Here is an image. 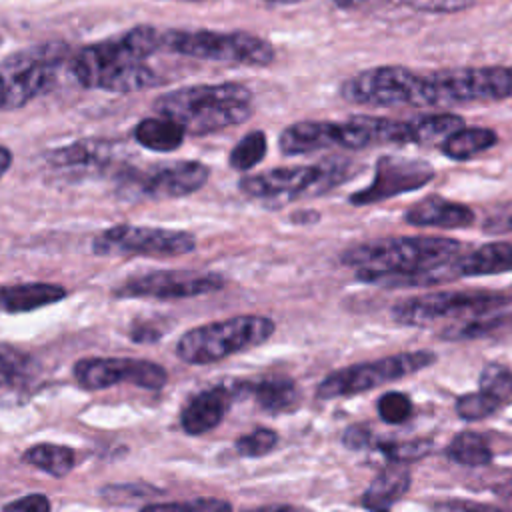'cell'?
<instances>
[{
  "instance_id": "obj_1",
  "label": "cell",
  "mask_w": 512,
  "mask_h": 512,
  "mask_svg": "<svg viewBox=\"0 0 512 512\" xmlns=\"http://www.w3.org/2000/svg\"><path fill=\"white\" fill-rule=\"evenodd\" d=\"M460 242L442 236H400L364 242L344 252L342 262L372 284L434 270L460 254Z\"/></svg>"
},
{
  "instance_id": "obj_2",
  "label": "cell",
  "mask_w": 512,
  "mask_h": 512,
  "mask_svg": "<svg viewBox=\"0 0 512 512\" xmlns=\"http://www.w3.org/2000/svg\"><path fill=\"white\" fill-rule=\"evenodd\" d=\"M252 92L238 82L184 86L160 96L154 110L190 134H210L252 116Z\"/></svg>"
},
{
  "instance_id": "obj_3",
  "label": "cell",
  "mask_w": 512,
  "mask_h": 512,
  "mask_svg": "<svg viewBox=\"0 0 512 512\" xmlns=\"http://www.w3.org/2000/svg\"><path fill=\"white\" fill-rule=\"evenodd\" d=\"M340 94L346 102L368 108H436L430 76L394 64L354 74L342 84Z\"/></svg>"
},
{
  "instance_id": "obj_4",
  "label": "cell",
  "mask_w": 512,
  "mask_h": 512,
  "mask_svg": "<svg viewBox=\"0 0 512 512\" xmlns=\"http://www.w3.org/2000/svg\"><path fill=\"white\" fill-rule=\"evenodd\" d=\"M272 334L274 322L266 316H234L188 330L176 344V356L188 364H212L254 348Z\"/></svg>"
},
{
  "instance_id": "obj_5",
  "label": "cell",
  "mask_w": 512,
  "mask_h": 512,
  "mask_svg": "<svg viewBox=\"0 0 512 512\" xmlns=\"http://www.w3.org/2000/svg\"><path fill=\"white\" fill-rule=\"evenodd\" d=\"M162 46L170 52L210 62L268 66L274 60L272 44L248 32L220 34L212 30H168L162 34Z\"/></svg>"
},
{
  "instance_id": "obj_6",
  "label": "cell",
  "mask_w": 512,
  "mask_h": 512,
  "mask_svg": "<svg viewBox=\"0 0 512 512\" xmlns=\"http://www.w3.org/2000/svg\"><path fill=\"white\" fill-rule=\"evenodd\" d=\"M162 46V34L152 26H136L122 38L82 48L72 58V74L86 88H100L102 80L126 66L142 64Z\"/></svg>"
},
{
  "instance_id": "obj_7",
  "label": "cell",
  "mask_w": 512,
  "mask_h": 512,
  "mask_svg": "<svg viewBox=\"0 0 512 512\" xmlns=\"http://www.w3.org/2000/svg\"><path fill=\"white\" fill-rule=\"evenodd\" d=\"M66 56L64 44H44L26 52L12 54L0 64L4 84L2 110H16L32 98L44 94L56 82V66Z\"/></svg>"
},
{
  "instance_id": "obj_8",
  "label": "cell",
  "mask_w": 512,
  "mask_h": 512,
  "mask_svg": "<svg viewBox=\"0 0 512 512\" xmlns=\"http://www.w3.org/2000/svg\"><path fill=\"white\" fill-rule=\"evenodd\" d=\"M434 352L416 350V352H402L386 358H378L374 362H362L354 366L340 368L328 374L318 386V398L330 400L340 396L360 394L372 388H378L386 382L416 374L434 362Z\"/></svg>"
},
{
  "instance_id": "obj_9",
  "label": "cell",
  "mask_w": 512,
  "mask_h": 512,
  "mask_svg": "<svg viewBox=\"0 0 512 512\" xmlns=\"http://www.w3.org/2000/svg\"><path fill=\"white\" fill-rule=\"evenodd\" d=\"M436 108L512 98V66L454 68L428 74Z\"/></svg>"
},
{
  "instance_id": "obj_10",
  "label": "cell",
  "mask_w": 512,
  "mask_h": 512,
  "mask_svg": "<svg viewBox=\"0 0 512 512\" xmlns=\"http://www.w3.org/2000/svg\"><path fill=\"white\" fill-rule=\"evenodd\" d=\"M508 302L506 296L494 292H436L404 300L392 308V318L402 326H428L448 316H474L498 310Z\"/></svg>"
},
{
  "instance_id": "obj_11",
  "label": "cell",
  "mask_w": 512,
  "mask_h": 512,
  "mask_svg": "<svg viewBox=\"0 0 512 512\" xmlns=\"http://www.w3.org/2000/svg\"><path fill=\"white\" fill-rule=\"evenodd\" d=\"M196 240L184 230L150 228L120 224L100 232L92 248L100 256L108 254H144V256H180L192 252Z\"/></svg>"
},
{
  "instance_id": "obj_12",
  "label": "cell",
  "mask_w": 512,
  "mask_h": 512,
  "mask_svg": "<svg viewBox=\"0 0 512 512\" xmlns=\"http://www.w3.org/2000/svg\"><path fill=\"white\" fill-rule=\"evenodd\" d=\"M434 178V168L424 160L382 156L376 162L372 182L350 196V202L356 206L382 202L404 192L418 190Z\"/></svg>"
},
{
  "instance_id": "obj_13",
  "label": "cell",
  "mask_w": 512,
  "mask_h": 512,
  "mask_svg": "<svg viewBox=\"0 0 512 512\" xmlns=\"http://www.w3.org/2000/svg\"><path fill=\"white\" fill-rule=\"evenodd\" d=\"M224 278L210 272H182V270H160L128 280L118 294L122 298L152 296V298H190L206 292L220 290Z\"/></svg>"
},
{
  "instance_id": "obj_14",
  "label": "cell",
  "mask_w": 512,
  "mask_h": 512,
  "mask_svg": "<svg viewBox=\"0 0 512 512\" xmlns=\"http://www.w3.org/2000/svg\"><path fill=\"white\" fill-rule=\"evenodd\" d=\"M322 176L320 166H288L274 168L264 174L246 176L240 180V190L254 198H294L302 192L316 190Z\"/></svg>"
},
{
  "instance_id": "obj_15",
  "label": "cell",
  "mask_w": 512,
  "mask_h": 512,
  "mask_svg": "<svg viewBox=\"0 0 512 512\" xmlns=\"http://www.w3.org/2000/svg\"><path fill=\"white\" fill-rule=\"evenodd\" d=\"M210 176L206 164L186 160L154 172L144 182V192L154 198H178L200 190Z\"/></svg>"
},
{
  "instance_id": "obj_16",
  "label": "cell",
  "mask_w": 512,
  "mask_h": 512,
  "mask_svg": "<svg viewBox=\"0 0 512 512\" xmlns=\"http://www.w3.org/2000/svg\"><path fill=\"white\" fill-rule=\"evenodd\" d=\"M404 220L420 228H464L474 222V212L468 206L442 196H428L412 204L406 210Z\"/></svg>"
},
{
  "instance_id": "obj_17",
  "label": "cell",
  "mask_w": 512,
  "mask_h": 512,
  "mask_svg": "<svg viewBox=\"0 0 512 512\" xmlns=\"http://www.w3.org/2000/svg\"><path fill=\"white\" fill-rule=\"evenodd\" d=\"M342 124L340 122H320V120H302L290 124L280 134V150L288 156L308 154L326 146H340Z\"/></svg>"
},
{
  "instance_id": "obj_18",
  "label": "cell",
  "mask_w": 512,
  "mask_h": 512,
  "mask_svg": "<svg viewBox=\"0 0 512 512\" xmlns=\"http://www.w3.org/2000/svg\"><path fill=\"white\" fill-rule=\"evenodd\" d=\"M230 392L232 390H226V388H212L194 396L182 410V416H180L182 430L186 434L198 436L216 428L222 422L226 408L232 400Z\"/></svg>"
},
{
  "instance_id": "obj_19",
  "label": "cell",
  "mask_w": 512,
  "mask_h": 512,
  "mask_svg": "<svg viewBox=\"0 0 512 512\" xmlns=\"http://www.w3.org/2000/svg\"><path fill=\"white\" fill-rule=\"evenodd\" d=\"M456 276H486L512 272V242H490L454 258Z\"/></svg>"
},
{
  "instance_id": "obj_20",
  "label": "cell",
  "mask_w": 512,
  "mask_h": 512,
  "mask_svg": "<svg viewBox=\"0 0 512 512\" xmlns=\"http://www.w3.org/2000/svg\"><path fill=\"white\" fill-rule=\"evenodd\" d=\"M66 296V290L48 282L16 284L0 290V308L6 312H30L40 306L54 304Z\"/></svg>"
},
{
  "instance_id": "obj_21",
  "label": "cell",
  "mask_w": 512,
  "mask_h": 512,
  "mask_svg": "<svg viewBox=\"0 0 512 512\" xmlns=\"http://www.w3.org/2000/svg\"><path fill=\"white\" fill-rule=\"evenodd\" d=\"M408 486H410V472L406 464L392 462L370 482L362 502L368 510L388 508L408 490Z\"/></svg>"
},
{
  "instance_id": "obj_22",
  "label": "cell",
  "mask_w": 512,
  "mask_h": 512,
  "mask_svg": "<svg viewBox=\"0 0 512 512\" xmlns=\"http://www.w3.org/2000/svg\"><path fill=\"white\" fill-rule=\"evenodd\" d=\"M186 130L164 116L144 118L134 126V138L140 146L154 152H170L180 148Z\"/></svg>"
},
{
  "instance_id": "obj_23",
  "label": "cell",
  "mask_w": 512,
  "mask_h": 512,
  "mask_svg": "<svg viewBox=\"0 0 512 512\" xmlns=\"http://www.w3.org/2000/svg\"><path fill=\"white\" fill-rule=\"evenodd\" d=\"M496 142H498V134L492 128L462 126L442 142V152L448 158L462 162V160H470V158L490 150Z\"/></svg>"
},
{
  "instance_id": "obj_24",
  "label": "cell",
  "mask_w": 512,
  "mask_h": 512,
  "mask_svg": "<svg viewBox=\"0 0 512 512\" xmlns=\"http://www.w3.org/2000/svg\"><path fill=\"white\" fill-rule=\"evenodd\" d=\"M74 378L86 390L110 388L124 382V358H82L74 366Z\"/></svg>"
},
{
  "instance_id": "obj_25",
  "label": "cell",
  "mask_w": 512,
  "mask_h": 512,
  "mask_svg": "<svg viewBox=\"0 0 512 512\" xmlns=\"http://www.w3.org/2000/svg\"><path fill=\"white\" fill-rule=\"evenodd\" d=\"M246 390L254 396L256 404L266 412L290 410L298 402V388L290 378L274 376L256 384H248Z\"/></svg>"
},
{
  "instance_id": "obj_26",
  "label": "cell",
  "mask_w": 512,
  "mask_h": 512,
  "mask_svg": "<svg viewBox=\"0 0 512 512\" xmlns=\"http://www.w3.org/2000/svg\"><path fill=\"white\" fill-rule=\"evenodd\" d=\"M464 126V118L452 112L442 114H426L410 120L412 142L416 144H434L444 142L452 132Z\"/></svg>"
},
{
  "instance_id": "obj_27",
  "label": "cell",
  "mask_w": 512,
  "mask_h": 512,
  "mask_svg": "<svg viewBox=\"0 0 512 512\" xmlns=\"http://www.w3.org/2000/svg\"><path fill=\"white\" fill-rule=\"evenodd\" d=\"M24 462L34 468L44 470L50 476H66L74 466V452L68 446L60 444H36L24 452Z\"/></svg>"
},
{
  "instance_id": "obj_28",
  "label": "cell",
  "mask_w": 512,
  "mask_h": 512,
  "mask_svg": "<svg viewBox=\"0 0 512 512\" xmlns=\"http://www.w3.org/2000/svg\"><path fill=\"white\" fill-rule=\"evenodd\" d=\"M160 84V78L156 76L154 70H150L144 64H132L126 68H120L112 74H108L100 88L108 92H118V94H130V92H140L146 88H152Z\"/></svg>"
},
{
  "instance_id": "obj_29",
  "label": "cell",
  "mask_w": 512,
  "mask_h": 512,
  "mask_svg": "<svg viewBox=\"0 0 512 512\" xmlns=\"http://www.w3.org/2000/svg\"><path fill=\"white\" fill-rule=\"evenodd\" d=\"M448 456L464 466H486L492 462L490 444L476 432L456 434L448 446Z\"/></svg>"
},
{
  "instance_id": "obj_30",
  "label": "cell",
  "mask_w": 512,
  "mask_h": 512,
  "mask_svg": "<svg viewBox=\"0 0 512 512\" xmlns=\"http://www.w3.org/2000/svg\"><path fill=\"white\" fill-rule=\"evenodd\" d=\"M48 158H50V164L60 168L86 166V164L102 162L106 158V146L100 142H76V144L54 150Z\"/></svg>"
},
{
  "instance_id": "obj_31",
  "label": "cell",
  "mask_w": 512,
  "mask_h": 512,
  "mask_svg": "<svg viewBox=\"0 0 512 512\" xmlns=\"http://www.w3.org/2000/svg\"><path fill=\"white\" fill-rule=\"evenodd\" d=\"M504 316L498 310L492 312H484V314H474V316H466L460 322L448 326L442 336L450 338V340H468V338H478L486 332L496 330L500 324H504Z\"/></svg>"
},
{
  "instance_id": "obj_32",
  "label": "cell",
  "mask_w": 512,
  "mask_h": 512,
  "mask_svg": "<svg viewBox=\"0 0 512 512\" xmlns=\"http://www.w3.org/2000/svg\"><path fill=\"white\" fill-rule=\"evenodd\" d=\"M266 154V134L262 130H252L238 140V144L230 152V166L234 170L246 172L254 168Z\"/></svg>"
},
{
  "instance_id": "obj_33",
  "label": "cell",
  "mask_w": 512,
  "mask_h": 512,
  "mask_svg": "<svg viewBox=\"0 0 512 512\" xmlns=\"http://www.w3.org/2000/svg\"><path fill=\"white\" fill-rule=\"evenodd\" d=\"M124 380L132 382V384H136L140 388L160 390L168 382V374L156 362L124 358Z\"/></svg>"
},
{
  "instance_id": "obj_34",
  "label": "cell",
  "mask_w": 512,
  "mask_h": 512,
  "mask_svg": "<svg viewBox=\"0 0 512 512\" xmlns=\"http://www.w3.org/2000/svg\"><path fill=\"white\" fill-rule=\"evenodd\" d=\"M480 390L494 396L498 402L512 398V370L502 364H486L480 372Z\"/></svg>"
},
{
  "instance_id": "obj_35",
  "label": "cell",
  "mask_w": 512,
  "mask_h": 512,
  "mask_svg": "<svg viewBox=\"0 0 512 512\" xmlns=\"http://www.w3.org/2000/svg\"><path fill=\"white\" fill-rule=\"evenodd\" d=\"M378 448L392 462L406 464V462H414V460H420L426 454H430L434 444L426 438H418V440H402V442H382V444H378Z\"/></svg>"
},
{
  "instance_id": "obj_36",
  "label": "cell",
  "mask_w": 512,
  "mask_h": 512,
  "mask_svg": "<svg viewBox=\"0 0 512 512\" xmlns=\"http://www.w3.org/2000/svg\"><path fill=\"white\" fill-rule=\"evenodd\" d=\"M498 406H500V402L494 396L478 390V392L460 396L456 402V412L464 420H480V418L494 414Z\"/></svg>"
},
{
  "instance_id": "obj_37",
  "label": "cell",
  "mask_w": 512,
  "mask_h": 512,
  "mask_svg": "<svg viewBox=\"0 0 512 512\" xmlns=\"http://www.w3.org/2000/svg\"><path fill=\"white\" fill-rule=\"evenodd\" d=\"M278 444V434L270 428H256L250 434H244L236 442V450L246 458H260L268 454Z\"/></svg>"
},
{
  "instance_id": "obj_38",
  "label": "cell",
  "mask_w": 512,
  "mask_h": 512,
  "mask_svg": "<svg viewBox=\"0 0 512 512\" xmlns=\"http://www.w3.org/2000/svg\"><path fill=\"white\" fill-rule=\"evenodd\" d=\"M378 414L388 424H400L410 418L412 402L402 392H386L378 400Z\"/></svg>"
},
{
  "instance_id": "obj_39",
  "label": "cell",
  "mask_w": 512,
  "mask_h": 512,
  "mask_svg": "<svg viewBox=\"0 0 512 512\" xmlns=\"http://www.w3.org/2000/svg\"><path fill=\"white\" fill-rule=\"evenodd\" d=\"M2 512H50V500L44 494H28L6 504Z\"/></svg>"
},
{
  "instance_id": "obj_40",
  "label": "cell",
  "mask_w": 512,
  "mask_h": 512,
  "mask_svg": "<svg viewBox=\"0 0 512 512\" xmlns=\"http://www.w3.org/2000/svg\"><path fill=\"white\" fill-rule=\"evenodd\" d=\"M182 512H232V506L220 498H196L180 502Z\"/></svg>"
},
{
  "instance_id": "obj_41",
  "label": "cell",
  "mask_w": 512,
  "mask_h": 512,
  "mask_svg": "<svg viewBox=\"0 0 512 512\" xmlns=\"http://www.w3.org/2000/svg\"><path fill=\"white\" fill-rule=\"evenodd\" d=\"M342 442L346 448H352V450H362L370 444V430L362 424H354L350 426L344 436H342Z\"/></svg>"
},
{
  "instance_id": "obj_42",
  "label": "cell",
  "mask_w": 512,
  "mask_h": 512,
  "mask_svg": "<svg viewBox=\"0 0 512 512\" xmlns=\"http://www.w3.org/2000/svg\"><path fill=\"white\" fill-rule=\"evenodd\" d=\"M432 512H504V510L492 508L488 504H476V502H444V504H438Z\"/></svg>"
},
{
  "instance_id": "obj_43",
  "label": "cell",
  "mask_w": 512,
  "mask_h": 512,
  "mask_svg": "<svg viewBox=\"0 0 512 512\" xmlns=\"http://www.w3.org/2000/svg\"><path fill=\"white\" fill-rule=\"evenodd\" d=\"M484 226L488 232H512V204L494 212Z\"/></svg>"
},
{
  "instance_id": "obj_44",
  "label": "cell",
  "mask_w": 512,
  "mask_h": 512,
  "mask_svg": "<svg viewBox=\"0 0 512 512\" xmlns=\"http://www.w3.org/2000/svg\"><path fill=\"white\" fill-rule=\"evenodd\" d=\"M12 376H14L12 362L4 354H0V386L8 384L12 380Z\"/></svg>"
},
{
  "instance_id": "obj_45",
  "label": "cell",
  "mask_w": 512,
  "mask_h": 512,
  "mask_svg": "<svg viewBox=\"0 0 512 512\" xmlns=\"http://www.w3.org/2000/svg\"><path fill=\"white\" fill-rule=\"evenodd\" d=\"M140 512H182V510H180V502H174V504H148Z\"/></svg>"
},
{
  "instance_id": "obj_46",
  "label": "cell",
  "mask_w": 512,
  "mask_h": 512,
  "mask_svg": "<svg viewBox=\"0 0 512 512\" xmlns=\"http://www.w3.org/2000/svg\"><path fill=\"white\" fill-rule=\"evenodd\" d=\"M12 164V152L4 146H0V178L4 176V172L10 168Z\"/></svg>"
},
{
  "instance_id": "obj_47",
  "label": "cell",
  "mask_w": 512,
  "mask_h": 512,
  "mask_svg": "<svg viewBox=\"0 0 512 512\" xmlns=\"http://www.w3.org/2000/svg\"><path fill=\"white\" fill-rule=\"evenodd\" d=\"M248 512H306V510H300V508H292V506H268V508L248 510Z\"/></svg>"
},
{
  "instance_id": "obj_48",
  "label": "cell",
  "mask_w": 512,
  "mask_h": 512,
  "mask_svg": "<svg viewBox=\"0 0 512 512\" xmlns=\"http://www.w3.org/2000/svg\"><path fill=\"white\" fill-rule=\"evenodd\" d=\"M336 6H340V8H352V6H358L360 2H364V0H332Z\"/></svg>"
},
{
  "instance_id": "obj_49",
  "label": "cell",
  "mask_w": 512,
  "mask_h": 512,
  "mask_svg": "<svg viewBox=\"0 0 512 512\" xmlns=\"http://www.w3.org/2000/svg\"><path fill=\"white\" fill-rule=\"evenodd\" d=\"M266 2H274V4H296V2H302V0H266Z\"/></svg>"
},
{
  "instance_id": "obj_50",
  "label": "cell",
  "mask_w": 512,
  "mask_h": 512,
  "mask_svg": "<svg viewBox=\"0 0 512 512\" xmlns=\"http://www.w3.org/2000/svg\"><path fill=\"white\" fill-rule=\"evenodd\" d=\"M2 106H4V84L0 80V110H2Z\"/></svg>"
},
{
  "instance_id": "obj_51",
  "label": "cell",
  "mask_w": 512,
  "mask_h": 512,
  "mask_svg": "<svg viewBox=\"0 0 512 512\" xmlns=\"http://www.w3.org/2000/svg\"><path fill=\"white\" fill-rule=\"evenodd\" d=\"M178 2H202V0H178Z\"/></svg>"
},
{
  "instance_id": "obj_52",
  "label": "cell",
  "mask_w": 512,
  "mask_h": 512,
  "mask_svg": "<svg viewBox=\"0 0 512 512\" xmlns=\"http://www.w3.org/2000/svg\"><path fill=\"white\" fill-rule=\"evenodd\" d=\"M374 512H388V510H386V508H382V510H374Z\"/></svg>"
}]
</instances>
